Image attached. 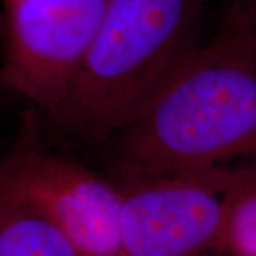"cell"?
Segmentation results:
<instances>
[{
    "label": "cell",
    "instance_id": "obj_1",
    "mask_svg": "<svg viewBox=\"0 0 256 256\" xmlns=\"http://www.w3.org/2000/svg\"><path fill=\"white\" fill-rule=\"evenodd\" d=\"M117 137L122 178L256 162V56L222 28Z\"/></svg>",
    "mask_w": 256,
    "mask_h": 256
},
{
    "label": "cell",
    "instance_id": "obj_2",
    "mask_svg": "<svg viewBox=\"0 0 256 256\" xmlns=\"http://www.w3.org/2000/svg\"><path fill=\"white\" fill-rule=\"evenodd\" d=\"M204 0H110L52 118L82 137L117 136L156 97L195 43Z\"/></svg>",
    "mask_w": 256,
    "mask_h": 256
},
{
    "label": "cell",
    "instance_id": "obj_3",
    "mask_svg": "<svg viewBox=\"0 0 256 256\" xmlns=\"http://www.w3.org/2000/svg\"><path fill=\"white\" fill-rule=\"evenodd\" d=\"M242 166L124 176L114 256H202L220 248Z\"/></svg>",
    "mask_w": 256,
    "mask_h": 256
},
{
    "label": "cell",
    "instance_id": "obj_4",
    "mask_svg": "<svg viewBox=\"0 0 256 256\" xmlns=\"http://www.w3.org/2000/svg\"><path fill=\"white\" fill-rule=\"evenodd\" d=\"M0 88L47 116L66 98L110 0H4Z\"/></svg>",
    "mask_w": 256,
    "mask_h": 256
},
{
    "label": "cell",
    "instance_id": "obj_5",
    "mask_svg": "<svg viewBox=\"0 0 256 256\" xmlns=\"http://www.w3.org/2000/svg\"><path fill=\"white\" fill-rule=\"evenodd\" d=\"M33 128L28 120L22 136L0 160V192L52 220L82 256H114L120 185L53 154L34 138Z\"/></svg>",
    "mask_w": 256,
    "mask_h": 256
},
{
    "label": "cell",
    "instance_id": "obj_6",
    "mask_svg": "<svg viewBox=\"0 0 256 256\" xmlns=\"http://www.w3.org/2000/svg\"><path fill=\"white\" fill-rule=\"evenodd\" d=\"M0 256H82L52 220L0 192Z\"/></svg>",
    "mask_w": 256,
    "mask_h": 256
},
{
    "label": "cell",
    "instance_id": "obj_7",
    "mask_svg": "<svg viewBox=\"0 0 256 256\" xmlns=\"http://www.w3.org/2000/svg\"><path fill=\"white\" fill-rule=\"evenodd\" d=\"M220 249L229 256H256V162L242 166L230 190Z\"/></svg>",
    "mask_w": 256,
    "mask_h": 256
},
{
    "label": "cell",
    "instance_id": "obj_8",
    "mask_svg": "<svg viewBox=\"0 0 256 256\" xmlns=\"http://www.w3.org/2000/svg\"><path fill=\"white\" fill-rule=\"evenodd\" d=\"M3 30H4V16L0 10V63H2V47H3Z\"/></svg>",
    "mask_w": 256,
    "mask_h": 256
}]
</instances>
